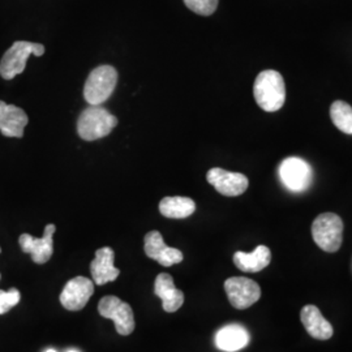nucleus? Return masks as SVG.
Returning <instances> with one entry per match:
<instances>
[{"mask_svg": "<svg viewBox=\"0 0 352 352\" xmlns=\"http://www.w3.org/2000/svg\"><path fill=\"white\" fill-rule=\"evenodd\" d=\"M330 116L334 123L343 133L352 135V107L343 101H336L330 107Z\"/></svg>", "mask_w": 352, "mask_h": 352, "instance_id": "nucleus-20", "label": "nucleus"}, {"mask_svg": "<svg viewBox=\"0 0 352 352\" xmlns=\"http://www.w3.org/2000/svg\"><path fill=\"white\" fill-rule=\"evenodd\" d=\"M206 179L217 189V192L227 197H236L243 195L250 186L247 176L218 167L209 170Z\"/></svg>", "mask_w": 352, "mask_h": 352, "instance_id": "nucleus-9", "label": "nucleus"}, {"mask_svg": "<svg viewBox=\"0 0 352 352\" xmlns=\"http://www.w3.org/2000/svg\"><path fill=\"white\" fill-rule=\"evenodd\" d=\"M144 250L149 258L155 260L158 264L162 265L164 267L179 264L184 258L182 252L173 247H168L164 243V236L158 231H151L145 235Z\"/></svg>", "mask_w": 352, "mask_h": 352, "instance_id": "nucleus-11", "label": "nucleus"}, {"mask_svg": "<svg viewBox=\"0 0 352 352\" xmlns=\"http://www.w3.org/2000/svg\"><path fill=\"white\" fill-rule=\"evenodd\" d=\"M300 318L307 333L315 340H327L333 337L334 330L331 324L316 305H305L302 309Z\"/></svg>", "mask_w": 352, "mask_h": 352, "instance_id": "nucleus-17", "label": "nucleus"}, {"mask_svg": "<svg viewBox=\"0 0 352 352\" xmlns=\"http://www.w3.org/2000/svg\"><path fill=\"white\" fill-rule=\"evenodd\" d=\"M215 346L223 352H236L250 344L251 336L248 330L239 324H230L221 327L215 334Z\"/></svg>", "mask_w": 352, "mask_h": 352, "instance_id": "nucleus-15", "label": "nucleus"}, {"mask_svg": "<svg viewBox=\"0 0 352 352\" xmlns=\"http://www.w3.org/2000/svg\"><path fill=\"white\" fill-rule=\"evenodd\" d=\"M56 231L55 225H47L45 227V234L41 239L33 238L29 234H23L19 239L23 252L30 253L32 260L38 265L46 264L54 253V240L52 236Z\"/></svg>", "mask_w": 352, "mask_h": 352, "instance_id": "nucleus-12", "label": "nucleus"}, {"mask_svg": "<svg viewBox=\"0 0 352 352\" xmlns=\"http://www.w3.org/2000/svg\"><path fill=\"white\" fill-rule=\"evenodd\" d=\"M190 11L201 16H210L218 7V0H184Z\"/></svg>", "mask_w": 352, "mask_h": 352, "instance_id": "nucleus-21", "label": "nucleus"}, {"mask_svg": "<svg viewBox=\"0 0 352 352\" xmlns=\"http://www.w3.org/2000/svg\"><path fill=\"white\" fill-rule=\"evenodd\" d=\"M118 84V72L111 65H101L91 71L84 87L85 101L91 106H101L107 101Z\"/></svg>", "mask_w": 352, "mask_h": 352, "instance_id": "nucleus-3", "label": "nucleus"}, {"mask_svg": "<svg viewBox=\"0 0 352 352\" xmlns=\"http://www.w3.org/2000/svg\"><path fill=\"white\" fill-rule=\"evenodd\" d=\"M21 299L20 291L11 289L10 291H1L0 289V315H4L10 312L13 307H16Z\"/></svg>", "mask_w": 352, "mask_h": 352, "instance_id": "nucleus-22", "label": "nucleus"}, {"mask_svg": "<svg viewBox=\"0 0 352 352\" xmlns=\"http://www.w3.org/2000/svg\"><path fill=\"white\" fill-rule=\"evenodd\" d=\"M100 315L113 320L116 331L120 336H129L135 330V316L129 304L116 296H104L98 304Z\"/></svg>", "mask_w": 352, "mask_h": 352, "instance_id": "nucleus-6", "label": "nucleus"}, {"mask_svg": "<svg viewBox=\"0 0 352 352\" xmlns=\"http://www.w3.org/2000/svg\"><path fill=\"white\" fill-rule=\"evenodd\" d=\"M196 210V204L189 197L174 196V197H164L160 202V212L166 218L173 219H183L188 218Z\"/></svg>", "mask_w": 352, "mask_h": 352, "instance_id": "nucleus-19", "label": "nucleus"}, {"mask_svg": "<svg viewBox=\"0 0 352 352\" xmlns=\"http://www.w3.org/2000/svg\"><path fill=\"white\" fill-rule=\"evenodd\" d=\"M46 352H58V351H55V350H54V349H49V350H47V351Z\"/></svg>", "mask_w": 352, "mask_h": 352, "instance_id": "nucleus-23", "label": "nucleus"}, {"mask_svg": "<svg viewBox=\"0 0 352 352\" xmlns=\"http://www.w3.org/2000/svg\"><path fill=\"white\" fill-rule=\"evenodd\" d=\"M253 94L257 104L264 111H278L279 109H282L286 101V85L283 77L279 72L273 69L261 72L256 77Z\"/></svg>", "mask_w": 352, "mask_h": 352, "instance_id": "nucleus-1", "label": "nucleus"}, {"mask_svg": "<svg viewBox=\"0 0 352 352\" xmlns=\"http://www.w3.org/2000/svg\"><path fill=\"white\" fill-rule=\"evenodd\" d=\"M272 261V252L266 245H258L252 253L236 252L234 254V264L241 272L258 273L269 266Z\"/></svg>", "mask_w": 352, "mask_h": 352, "instance_id": "nucleus-18", "label": "nucleus"}, {"mask_svg": "<svg viewBox=\"0 0 352 352\" xmlns=\"http://www.w3.org/2000/svg\"><path fill=\"white\" fill-rule=\"evenodd\" d=\"M0 252H1V248H0Z\"/></svg>", "mask_w": 352, "mask_h": 352, "instance_id": "nucleus-25", "label": "nucleus"}, {"mask_svg": "<svg viewBox=\"0 0 352 352\" xmlns=\"http://www.w3.org/2000/svg\"><path fill=\"white\" fill-rule=\"evenodd\" d=\"M118 126V119L102 106L89 104L77 120V133L85 141L103 139Z\"/></svg>", "mask_w": 352, "mask_h": 352, "instance_id": "nucleus-2", "label": "nucleus"}, {"mask_svg": "<svg viewBox=\"0 0 352 352\" xmlns=\"http://www.w3.org/2000/svg\"><path fill=\"white\" fill-rule=\"evenodd\" d=\"M115 253L110 247H103L96 252V258L90 264V273L93 282L98 286H103L109 282H113L119 277L120 270L113 265Z\"/></svg>", "mask_w": 352, "mask_h": 352, "instance_id": "nucleus-14", "label": "nucleus"}, {"mask_svg": "<svg viewBox=\"0 0 352 352\" xmlns=\"http://www.w3.org/2000/svg\"><path fill=\"white\" fill-rule=\"evenodd\" d=\"M94 294V282L89 278L71 279L60 294V302L68 311H81Z\"/></svg>", "mask_w": 352, "mask_h": 352, "instance_id": "nucleus-10", "label": "nucleus"}, {"mask_svg": "<svg viewBox=\"0 0 352 352\" xmlns=\"http://www.w3.org/2000/svg\"><path fill=\"white\" fill-rule=\"evenodd\" d=\"M0 278H1V276H0Z\"/></svg>", "mask_w": 352, "mask_h": 352, "instance_id": "nucleus-26", "label": "nucleus"}, {"mask_svg": "<svg viewBox=\"0 0 352 352\" xmlns=\"http://www.w3.org/2000/svg\"><path fill=\"white\" fill-rule=\"evenodd\" d=\"M312 235L322 251H338L343 240V222L340 217L334 213L320 214L312 225Z\"/></svg>", "mask_w": 352, "mask_h": 352, "instance_id": "nucleus-5", "label": "nucleus"}, {"mask_svg": "<svg viewBox=\"0 0 352 352\" xmlns=\"http://www.w3.org/2000/svg\"><path fill=\"white\" fill-rule=\"evenodd\" d=\"M67 352H78L77 350H68Z\"/></svg>", "mask_w": 352, "mask_h": 352, "instance_id": "nucleus-24", "label": "nucleus"}, {"mask_svg": "<svg viewBox=\"0 0 352 352\" xmlns=\"http://www.w3.org/2000/svg\"><path fill=\"white\" fill-rule=\"evenodd\" d=\"M28 123L29 118L23 109L0 101V132L3 136L23 138Z\"/></svg>", "mask_w": 352, "mask_h": 352, "instance_id": "nucleus-13", "label": "nucleus"}, {"mask_svg": "<svg viewBox=\"0 0 352 352\" xmlns=\"http://www.w3.org/2000/svg\"><path fill=\"white\" fill-rule=\"evenodd\" d=\"M278 171L285 187L292 192H304L312 183V167L302 158H286L279 166Z\"/></svg>", "mask_w": 352, "mask_h": 352, "instance_id": "nucleus-7", "label": "nucleus"}, {"mask_svg": "<svg viewBox=\"0 0 352 352\" xmlns=\"http://www.w3.org/2000/svg\"><path fill=\"white\" fill-rule=\"evenodd\" d=\"M154 294L162 300V307L168 314L176 312L184 302V294L176 289L174 278L167 273H161L155 278Z\"/></svg>", "mask_w": 352, "mask_h": 352, "instance_id": "nucleus-16", "label": "nucleus"}, {"mask_svg": "<svg viewBox=\"0 0 352 352\" xmlns=\"http://www.w3.org/2000/svg\"><path fill=\"white\" fill-rule=\"evenodd\" d=\"M225 291L231 305L236 309H247L261 298V287L250 278H228L225 282Z\"/></svg>", "mask_w": 352, "mask_h": 352, "instance_id": "nucleus-8", "label": "nucleus"}, {"mask_svg": "<svg viewBox=\"0 0 352 352\" xmlns=\"http://www.w3.org/2000/svg\"><path fill=\"white\" fill-rule=\"evenodd\" d=\"M45 46L26 41H17L6 51L0 62V76L6 80H12L25 71L26 62L30 55L42 56Z\"/></svg>", "mask_w": 352, "mask_h": 352, "instance_id": "nucleus-4", "label": "nucleus"}]
</instances>
